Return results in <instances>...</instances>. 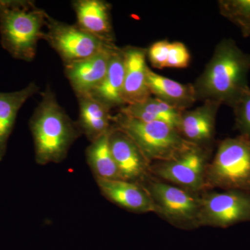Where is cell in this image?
Returning <instances> with one entry per match:
<instances>
[{
	"instance_id": "1",
	"label": "cell",
	"mask_w": 250,
	"mask_h": 250,
	"mask_svg": "<svg viewBox=\"0 0 250 250\" xmlns=\"http://www.w3.org/2000/svg\"><path fill=\"white\" fill-rule=\"evenodd\" d=\"M250 54L243 52L232 39H223L193 84L197 100L232 107L250 88Z\"/></svg>"
},
{
	"instance_id": "2",
	"label": "cell",
	"mask_w": 250,
	"mask_h": 250,
	"mask_svg": "<svg viewBox=\"0 0 250 250\" xmlns=\"http://www.w3.org/2000/svg\"><path fill=\"white\" fill-rule=\"evenodd\" d=\"M35 160L39 165L59 164L66 158L73 143L82 136L77 121L59 104L49 85L41 93L40 103L29 121Z\"/></svg>"
},
{
	"instance_id": "3",
	"label": "cell",
	"mask_w": 250,
	"mask_h": 250,
	"mask_svg": "<svg viewBox=\"0 0 250 250\" xmlns=\"http://www.w3.org/2000/svg\"><path fill=\"white\" fill-rule=\"evenodd\" d=\"M49 14L29 0H0L1 45L13 58L31 62L44 40Z\"/></svg>"
},
{
	"instance_id": "4",
	"label": "cell",
	"mask_w": 250,
	"mask_h": 250,
	"mask_svg": "<svg viewBox=\"0 0 250 250\" xmlns=\"http://www.w3.org/2000/svg\"><path fill=\"white\" fill-rule=\"evenodd\" d=\"M113 125L136 143L149 163L174 160L199 147L184 139L177 129L163 122L146 123L118 113Z\"/></svg>"
},
{
	"instance_id": "5",
	"label": "cell",
	"mask_w": 250,
	"mask_h": 250,
	"mask_svg": "<svg viewBox=\"0 0 250 250\" xmlns=\"http://www.w3.org/2000/svg\"><path fill=\"white\" fill-rule=\"evenodd\" d=\"M205 179L207 188L250 192V138L239 135L222 141L207 164Z\"/></svg>"
},
{
	"instance_id": "6",
	"label": "cell",
	"mask_w": 250,
	"mask_h": 250,
	"mask_svg": "<svg viewBox=\"0 0 250 250\" xmlns=\"http://www.w3.org/2000/svg\"><path fill=\"white\" fill-rule=\"evenodd\" d=\"M149 176L140 184L152 199L155 213L179 228H198L200 196L196 192L156 180Z\"/></svg>"
},
{
	"instance_id": "7",
	"label": "cell",
	"mask_w": 250,
	"mask_h": 250,
	"mask_svg": "<svg viewBox=\"0 0 250 250\" xmlns=\"http://www.w3.org/2000/svg\"><path fill=\"white\" fill-rule=\"evenodd\" d=\"M44 40L59 54L64 65L83 60L116 45L91 35L77 24L61 22L49 15Z\"/></svg>"
},
{
	"instance_id": "8",
	"label": "cell",
	"mask_w": 250,
	"mask_h": 250,
	"mask_svg": "<svg viewBox=\"0 0 250 250\" xmlns=\"http://www.w3.org/2000/svg\"><path fill=\"white\" fill-rule=\"evenodd\" d=\"M250 222V192L225 190L200 196L198 227L226 228Z\"/></svg>"
},
{
	"instance_id": "9",
	"label": "cell",
	"mask_w": 250,
	"mask_h": 250,
	"mask_svg": "<svg viewBox=\"0 0 250 250\" xmlns=\"http://www.w3.org/2000/svg\"><path fill=\"white\" fill-rule=\"evenodd\" d=\"M207 159L205 151L197 147L174 160L151 165L150 173L189 191H201L207 188Z\"/></svg>"
},
{
	"instance_id": "10",
	"label": "cell",
	"mask_w": 250,
	"mask_h": 250,
	"mask_svg": "<svg viewBox=\"0 0 250 250\" xmlns=\"http://www.w3.org/2000/svg\"><path fill=\"white\" fill-rule=\"evenodd\" d=\"M109 145L123 180L140 184L150 175L151 164L139 146L124 131L113 125Z\"/></svg>"
},
{
	"instance_id": "11",
	"label": "cell",
	"mask_w": 250,
	"mask_h": 250,
	"mask_svg": "<svg viewBox=\"0 0 250 250\" xmlns=\"http://www.w3.org/2000/svg\"><path fill=\"white\" fill-rule=\"evenodd\" d=\"M117 47L112 46L88 58L64 65L65 77L77 98L89 95L103 82Z\"/></svg>"
},
{
	"instance_id": "12",
	"label": "cell",
	"mask_w": 250,
	"mask_h": 250,
	"mask_svg": "<svg viewBox=\"0 0 250 250\" xmlns=\"http://www.w3.org/2000/svg\"><path fill=\"white\" fill-rule=\"evenodd\" d=\"M125 58L123 98L125 104H135L152 97L147 83V49L127 46L122 48Z\"/></svg>"
},
{
	"instance_id": "13",
	"label": "cell",
	"mask_w": 250,
	"mask_h": 250,
	"mask_svg": "<svg viewBox=\"0 0 250 250\" xmlns=\"http://www.w3.org/2000/svg\"><path fill=\"white\" fill-rule=\"evenodd\" d=\"M95 179L101 193L115 205L134 213H155L152 199L141 184L122 179Z\"/></svg>"
},
{
	"instance_id": "14",
	"label": "cell",
	"mask_w": 250,
	"mask_h": 250,
	"mask_svg": "<svg viewBox=\"0 0 250 250\" xmlns=\"http://www.w3.org/2000/svg\"><path fill=\"white\" fill-rule=\"evenodd\" d=\"M72 6L77 26L104 42L115 44L111 4L103 0H75Z\"/></svg>"
},
{
	"instance_id": "15",
	"label": "cell",
	"mask_w": 250,
	"mask_h": 250,
	"mask_svg": "<svg viewBox=\"0 0 250 250\" xmlns=\"http://www.w3.org/2000/svg\"><path fill=\"white\" fill-rule=\"evenodd\" d=\"M220 106L215 102L205 101L195 109L182 112L179 132L199 147L210 143L214 136L215 119Z\"/></svg>"
},
{
	"instance_id": "16",
	"label": "cell",
	"mask_w": 250,
	"mask_h": 250,
	"mask_svg": "<svg viewBox=\"0 0 250 250\" xmlns=\"http://www.w3.org/2000/svg\"><path fill=\"white\" fill-rule=\"evenodd\" d=\"M79 118L77 121L82 135L93 142L113 127L111 109L90 95L78 97Z\"/></svg>"
},
{
	"instance_id": "17",
	"label": "cell",
	"mask_w": 250,
	"mask_h": 250,
	"mask_svg": "<svg viewBox=\"0 0 250 250\" xmlns=\"http://www.w3.org/2000/svg\"><path fill=\"white\" fill-rule=\"evenodd\" d=\"M125 79V58L122 48L117 47L112 54L107 72L103 82L90 96L110 109L125 106L123 98Z\"/></svg>"
},
{
	"instance_id": "18",
	"label": "cell",
	"mask_w": 250,
	"mask_h": 250,
	"mask_svg": "<svg viewBox=\"0 0 250 250\" xmlns=\"http://www.w3.org/2000/svg\"><path fill=\"white\" fill-rule=\"evenodd\" d=\"M39 90L40 87L32 82L18 91L0 92V161L6 155L8 141L14 130L18 112Z\"/></svg>"
},
{
	"instance_id": "19",
	"label": "cell",
	"mask_w": 250,
	"mask_h": 250,
	"mask_svg": "<svg viewBox=\"0 0 250 250\" xmlns=\"http://www.w3.org/2000/svg\"><path fill=\"white\" fill-rule=\"evenodd\" d=\"M147 83L151 94L170 106L187 111L197 99L193 85L182 84L148 69Z\"/></svg>"
},
{
	"instance_id": "20",
	"label": "cell",
	"mask_w": 250,
	"mask_h": 250,
	"mask_svg": "<svg viewBox=\"0 0 250 250\" xmlns=\"http://www.w3.org/2000/svg\"><path fill=\"white\" fill-rule=\"evenodd\" d=\"M182 111L156 98L135 104L125 105L119 113L129 118L146 123L163 122L179 131Z\"/></svg>"
},
{
	"instance_id": "21",
	"label": "cell",
	"mask_w": 250,
	"mask_h": 250,
	"mask_svg": "<svg viewBox=\"0 0 250 250\" xmlns=\"http://www.w3.org/2000/svg\"><path fill=\"white\" fill-rule=\"evenodd\" d=\"M111 131L90 143L85 152L87 163L95 179H122L110 148Z\"/></svg>"
},
{
	"instance_id": "22",
	"label": "cell",
	"mask_w": 250,
	"mask_h": 250,
	"mask_svg": "<svg viewBox=\"0 0 250 250\" xmlns=\"http://www.w3.org/2000/svg\"><path fill=\"white\" fill-rule=\"evenodd\" d=\"M147 55L154 68H186L189 65L190 54L182 42L167 40L153 43L147 49Z\"/></svg>"
},
{
	"instance_id": "23",
	"label": "cell",
	"mask_w": 250,
	"mask_h": 250,
	"mask_svg": "<svg viewBox=\"0 0 250 250\" xmlns=\"http://www.w3.org/2000/svg\"><path fill=\"white\" fill-rule=\"evenodd\" d=\"M219 11L241 31L244 38L250 36V0H220Z\"/></svg>"
},
{
	"instance_id": "24",
	"label": "cell",
	"mask_w": 250,
	"mask_h": 250,
	"mask_svg": "<svg viewBox=\"0 0 250 250\" xmlns=\"http://www.w3.org/2000/svg\"><path fill=\"white\" fill-rule=\"evenodd\" d=\"M240 135L250 138V88L232 106Z\"/></svg>"
}]
</instances>
